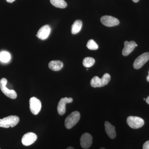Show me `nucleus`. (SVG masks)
Here are the masks:
<instances>
[{"label": "nucleus", "mask_w": 149, "mask_h": 149, "mask_svg": "<svg viewBox=\"0 0 149 149\" xmlns=\"http://www.w3.org/2000/svg\"><path fill=\"white\" fill-rule=\"evenodd\" d=\"M111 76L108 73L104 74L102 78L98 76L93 77L91 80V85L93 88H100L103 87L108 84L110 81Z\"/></svg>", "instance_id": "1"}, {"label": "nucleus", "mask_w": 149, "mask_h": 149, "mask_svg": "<svg viewBox=\"0 0 149 149\" xmlns=\"http://www.w3.org/2000/svg\"><path fill=\"white\" fill-rule=\"evenodd\" d=\"M19 118L17 116H10L5 117L3 119H0V127L8 128L15 127L18 124Z\"/></svg>", "instance_id": "2"}, {"label": "nucleus", "mask_w": 149, "mask_h": 149, "mask_svg": "<svg viewBox=\"0 0 149 149\" xmlns=\"http://www.w3.org/2000/svg\"><path fill=\"white\" fill-rule=\"evenodd\" d=\"M80 115L78 111L72 112L65 118V125L67 129H70L77 124L80 120Z\"/></svg>", "instance_id": "3"}, {"label": "nucleus", "mask_w": 149, "mask_h": 149, "mask_svg": "<svg viewBox=\"0 0 149 149\" xmlns=\"http://www.w3.org/2000/svg\"><path fill=\"white\" fill-rule=\"evenodd\" d=\"M7 80L5 78H3L0 80V88L2 93L10 98L16 99L17 97V94L15 91L10 90L6 87Z\"/></svg>", "instance_id": "4"}, {"label": "nucleus", "mask_w": 149, "mask_h": 149, "mask_svg": "<svg viewBox=\"0 0 149 149\" xmlns=\"http://www.w3.org/2000/svg\"><path fill=\"white\" fill-rule=\"evenodd\" d=\"M127 123L130 128L138 129L144 125V120L143 118L138 116H130L127 118Z\"/></svg>", "instance_id": "5"}, {"label": "nucleus", "mask_w": 149, "mask_h": 149, "mask_svg": "<svg viewBox=\"0 0 149 149\" xmlns=\"http://www.w3.org/2000/svg\"><path fill=\"white\" fill-rule=\"evenodd\" d=\"M29 108L31 112L34 115H37L40 112L42 108V104L40 100L35 97H32L29 100Z\"/></svg>", "instance_id": "6"}, {"label": "nucleus", "mask_w": 149, "mask_h": 149, "mask_svg": "<svg viewBox=\"0 0 149 149\" xmlns=\"http://www.w3.org/2000/svg\"><path fill=\"white\" fill-rule=\"evenodd\" d=\"M149 60V53H144L135 60L133 64V67L136 69H140Z\"/></svg>", "instance_id": "7"}, {"label": "nucleus", "mask_w": 149, "mask_h": 149, "mask_svg": "<svg viewBox=\"0 0 149 149\" xmlns=\"http://www.w3.org/2000/svg\"><path fill=\"white\" fill-rule=\"evenodd\" d=\"M102 24L107 27H113L119 24V20L113 17L104 15L100 19Z\"/></svg>", "instance_id": "8"}, {"label": "nucleus", "mask_w": 149, "mask_h": 149, "mask_svg": "<svg viewBox=\"0 0 149 149\" xmlns=\"http://www.w3.org/2000/svg\"><path fill=\"white\" fill-rule=\"evenodd\" d=\"M37 138V135L35 133L29 132L24 134L22 139V143L24 146H30L34 143Z\"/></svg>", "instance_id": "9"}, {"label": "nucleus", "mask_w": 149, "mask_h": 149, "mask_svg": "<svg viewBox=\"0 0 149 149\" xmlns=\"http://www.w3.org/2000/svg\"><path fill=\"white\" fill-rule=\"evenodd\" d=\"M80 143L81 147L83 148H89L93 143V137L89 133H84L80 138Z\"/></svg>", "instance_id": "10"}, {"label": "nucleus", "mask_w": 149, "mask_h": 149, "mask_svg": "<svg viewBox=\"0 0 149 149\" xmlns=\"http://www.w3.org/2000/svg\"><path fill=\"white\" fill-rule=\"evenodd\" d=\"M73 99L72 98L65 97L61 99L59 102L57 107V111L59 114L63 115L65 113L66 111V104L68 103L72 102Z\"/></svg>", "instance_id": "11"}, {"label": "nucleus", "mask_w": 149, "mask_h": 149, "mask_svg": "<svg viewBox=\"0 0 149 149\" xmlns=\"http://www.w3.org/2000/svg\"><path fill=\"white\" fill-rule=\"evenodd\" d=\"M138 45L134 41H125L124 47L122 51L123 55L127 56L131 53Z\"/></svg>", "instance_id": "12"}, {"label": "nucleus", "mask_w": 149, "mask_h": 149, "mask_svg": "<svg viewBox=\"0 0 149 149\" xmlns=\"http://www.w3.org/2000/svg\"><path fill=\"white\" fill-rule=\"evenodd\" d=\"M51 30V27L49 25H44L39 29L37 32V36L41 40H45L49 37Z\"/></svg>", "instance_id": "13"}, {"label": "nucleus", "mask_w": 149, "mask_h": 149, "mask_svg": "<svg viewBox=\"0 0 149 149\" xmlns=\"http://www.w3.org/2000/svg\"><path fill=\"white\" fill-rule=\"evenodd\" d=\"M104 125L105 130L108 136L111 139H115L116 135L115 126L107 121L105 122Z\"/></svg>", "instance_id": "14"}, {"label": "nucleus", "mask_w": 149, "mask_h": 149, "mask_svg": "<svg viewBox=\"0 0 149 149\" xmlns=\"http://www.w3.org/2000/svg\"><path fill=\"white\" fill-rule=\"evenodd\" d=\"M63 63L60 61H52L50 62L49 67L50 69L54 71H58L63 67Z\"/></svg>", "instance_id": "15"}, {"label": "nucleus", "mask_w": 149, "mask_h": 149, "mask_svg": "<svg viewBox=\"0 0 149 149\" xmlns=\"http://www.w3.org/2000/svg\"><path fill=\"white\" fill-rule=\"evenodd\" d=\"M83 26V22L82 21L79 19L75 20L72 26L71 32L73 35L77 34L80 32Z\"/></svg>", "instance_id": "16"}, {"label": "nucleus", "mask_w": 149, "mask_h": 149, "mask_svg": "<svg viewBox=\"0 0 149 149\" xmlns=\"http://www.w3.org/2000/svg\"><path fill=\"white\" fill-rule=\"evenodd\" d=\"M52 4L54 6L60 8H65L67 4L64 0H50Z\"/></svg>", "instance_id": "17"}, {"label": "nucleus", "mask_w": 149, "mask_h": 149, "mask_svg": "<svg viewBox=\"0 0 149 149\" xmlns=\"http://www.w3.org/2000/svg\"><path fill=\"white\" fill-rule=\"evenodd\" d=\"M95 59L90 57H88L85 58L83 59V64L85 67H91L95 64Z\"/></svg>", "instance_id": "18"}, {"label": "nucleus", "mask_w": 149, "mask_h": 149, "mask_svg": "<svg viewBox=\"0 0 149 149\" xmlns=\"http://www.w3.org/2000/svg\"><path fill=\"white\" fill-rule=\"evenodd\" d=\"M10 55L8 52H1L0 53V61L3 63L8 62L10 59Z\"/></svg>", "instance_id": "19"}, {"label": "nucleus", "mask_w": 149, "mask_h": 149, "mask_svg": "<svg viewBox=\"0 0 149 149\" xmlns=\"http://www.w3.org/2000/svg\"><path fill=\"white\" fill-rule=\"evenodd\" d=\"M87 47L90 50H97L98 49L97 44L93 40H90L88 41L87 44Z\"/></svg>", "instance_id": "20"}, {"label": "nucleus", "mask_w": 149, "mask_h": 149, "mask_svg": "<svg viewBox=\"0 0 149 149\" xmlns=\"http://www.w3.org/2000/svg\"><path fill=\"white\" fill-rule=\"evenodd\" d=\"M143 149H149V140L146 141L143 146Z\"/></svg>", "instance_id": "21"}, {"label": "nucleus", "mask_w": 149, "mask_h": 149, "mask_svg": "<svg viewBox=\"0 0 149 149\" xmlns=\"http://www.w3.org/2000/svg\"><path fill=\"white\" fill-rule=\"evenodd\" d=\"M8 3H12L15 0H6Z\"/></svg>", "instance_id": "22"}, {"label": "nucleus", "mask_w": 149, "mask_h": 149, "mask_svg": "<svg viewBox=\"0 0 149 149\" xmlns=\"http://www.w3.org/2000/svg\"><path fill=\"white\" fill-rule=\"evenodd\" d=\"M146 102L148 104H149V96L147 97V98L146 99Z\"/></svg>", "instance_id": "23"}, {"label": "nucleus", "mask_w": 149, "mask_h": 149, "mask_svg": "<svg viewBox=\"0 0 149 149\" xmlns=\"http://www.w3.org/2000/svg\"><path fill=\"white\" fill-rule=\"evenodd\" d=\"M149 74L148 75V77H147V80L148 81V82H149Z\"/></svg>", "instance_id": "24"}, {"label": "nucleus", "mask_w": 149, "mask_h": 149, "mask_svg": "<svg viewBox=\"0 0 149 149\" xmlns=\"http://www.w3.org/2000/svg\"><path fill=\"white\" fill-rule=\"evenodd\" d=\"M132 1H133L134 2L137 3L140 0H132Z\"/></svg>", "instance_id": "25"}, {"label": "nucleus", "mask_w": 149, "mask_h": 149, "mask_svg": "<svg viewBox=\"0 0 149 149\" xmlns=\"http://www.w3.org/2000/svg\"><path fill=\"white\" fill-rule=\"evenodd\" d=\"M66 149H74V148H72V147H69L68 148Z\"/></svg>", "instance_id": "26"}, {"label": "nucleus", "mask_w": 149, "mask_h": 149, "mask_svg": "<svg viewBox=\"0 0 149 149\" xmlns=\"http://www.w3.org/2000/svg\"><path fill=\"white\" fill-rule=\"evenodd\" d=\"M100 149H106L105 148H101Z\"/></svg>", "instance_id": "27"}, {"label": "nucleus", "mask_w": 149, "mask_h": 149, "mask_svg": "<svg viewBox=\"0 0 149 149\" xmlns=\"http://www.w3.org/2000/svg\"><path fill=\"white\" fill-rule=\"evenodd\" d=\"M144 100H146V99L145 98H144Z\"/></svg>", "instance_id": "28"}, {"label": "nucleus", "mask_w": 149, "mask_h": 149, "mask_svg": "<svg viewBox=\"0 0 149 149\" xmlns=\"http://www.w3.org/2000/svg\"></svg>", "instance_id": "29"}]
</instances>
